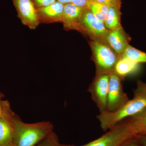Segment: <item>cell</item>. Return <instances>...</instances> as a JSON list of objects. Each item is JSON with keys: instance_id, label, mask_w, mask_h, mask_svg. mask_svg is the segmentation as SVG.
<instances>
[{"instance_id": "cell-6", "label": "cell", "mask_w": 146, "mask_h": 146, "mask_svg": "<svg viewBox=\"0 0 146 146\" xmlns=\"http://www.w3.org/2000/svg\"><path fill=\"white\" fill-rule=\"evenodd\" d=\"M110 74H97L88 89L91 99L96 105L100 113L106 111Z\"/></svg>"}, {"instance_id": "cell-11", "label": "cell", "mask_w": 146, "mask_h": 146, "mask_svg": "<svg viewBox=\"0 0 146 146\" xmlns=\"http://www.w3.org/2000/svg\"><path fill=\"white\" fill-rule=\"evenodd\" d=\"M83 9L72 3L64 5L62 23L65 29L82 32L80 21Z\"/></svg>"}, {"instance_id": "cell-16", "label": "cell", "mask_w": 146, "mask_h": 146, "mask_svg": "<svg viewBox=\"0 0 146 146\" xmlns=\"http://www.w3.org/2000/svg\"><path fill=\"white\" fill-rule=\"evenodd\" d=\"M121 56L140 64L146 63V53L129 45Z\"/></svg>"}, {"instance_id": "cell-13", "label": "cell", "mask_w": 146, "mask_h": 146, "mask_svg": "<svg viewBox=\"0 0 146 146\" xmlns=\"http://www.w3.org/2000/svg\"><path fill=\"white\" fill-rule=\"evenodd\" d=\"M121 0L112 4L108 7L107 16L104 22L105 25L108 30L120 27L121 25Z\"/></svg>"}, {"instance_id": "cell-21", "label": "cell", "mask_w": 146, "mask_h": 146, "mask_svg": "<svg viewBox=\"0 0 146 146\" xmlns=\"http://www.w3.org/2000/svg\"><path fill=\"white\" fill-rule=\"evenodd\" d=\"M119 0H95L96 2L99 3L104 5L109 6L117 2Z\"/></svg>"}, {"instance_id": "cell-24", "label": "cell", "mask_w": 146, "mask_h": 146, "mask_svg": "<svg viewBox=\"0 0 146 146\" xmlns=\"http://www.w3.org/2000/svg\"><path fill=\"white\" fill-rule=\"evenodd\" d=\"M132 139H133L128 141L127 142L124 144L122 146H142V145H140L135 142L132 141Z\"/></svg>"}, {"instance_id": "cell-19", "label": "cell", "mask_w": 146, "mask_h": 146, "mask_svg": "<svg viewBox=\"0 0 146 146\" xmlns=\"http://www.w3.org/2000/svg\"><path fill=\"white\" fill-rule=\"evenodd\" d=\"M36 9L45 7L56 1V0H31Z\"/></svg>"}, {"instance_id": "cell-9", "label": "cell", "mask_w": 146, "mask_h": 146, "mask_svg": "<svg viewBox=\"0 0 146 146\" xmlns=\"http://www.w3.org/2000/svg\"><path fill=\"white\" fill-rule=\"evenodd\" d=\"M15 113L11 108L9 102L5 101L4 110L0 116V146H12Z\"/></svg>"}, {"instance_id": "cell-12", "label": "cell", "mask_w": 146, "mask_h": 146, "mask_svg": "<svg viewBox=\"0 0 146 146\" xmlns=\"http://www.w3.org/2000/svg\"><path fill=\"white\" fill-rule=\"evenodd\" d=\"M105 42L117 54L123 55L129 45V39L121 27L109 30Z\"/></svg>"}, {"instance_id": "cell-8", "label": "cell", "mask_w": 146, "mask_h": 146, "mask_svg": "<svg viewBox=\"0 0 146 146\" xmlns=\"http://www.w3.org/2000/svg\"><path fill=\"white\" fill-rule=\"evenodd\" d=\"M22 24L35 29L40 24L37 9L31 0H11Z\"/></svg>"}, {"instance_id": "cell-4", "label": "cell", "mask_w": 146, "mask_h": 146, "mask_svg": "<svg viewBox=\"0 0 146 146\" xmlns=\"http://www.w3.org/2000/svg\"><path fill=\"white\" fill-rule=\"evenodd\" d=\"M136 137L127 123L123 120L103 136L80 146H122Z\"/></svg>"}, {"instance_id": "cell-17", "label": "cell", "mask_w": 146, "mask_h": 146, "mask_svg": "<svg viewBox=\"0 0 146 146\" xmlns=\"http://www.w3.org/2000/svg\"><path fill=\"white\" fill-rule=\"evenodd\" d=\"M108 7L109 6L93 2L90 3L87 7L98 20L104 23L107 16Z\"/></svg>"}, {"instance_id": "cell-5", "label": "cell", "mask_w": 146, "mask_h": 146, "mask_svg": "<svg viewBox=\"0 0 146 146\" xmlns=\"http://www.w3.org/2000/svg\"><path fill=\"white\" fill-rule=\"evenodd\" d=\"M121 79L114 71L110 74L106 111L107 112L117 111L129 100L124 91Z\"/></svg>"}, {"instance_id": "cell-25", "label": "cell", "mask_w": 146, "mask_h": 146, "mask_svg": "<svg viewBox=\"0 0 146 146\" xmlns=\"http://www.w3.org/2000/svg\"><path fill=\"white\" fill-rule=\"evenodd\" d=\"M56 1L61 3L64 5L67 4L72 3L71 0H56Z\"/></svg>"}, {"instance_id": "cell-7", "label": "cell", "mask_w": 146, "mask_h": 146, "mask_svg": "<svg viewBox=\"0 0 146 146\" xmlns=\"http://www.w3.org/2000/svg\"><path fill=\"white\" fill-rule=\"evenodd\" d=\"M82 32H84L94 39L105 41L109 30L104 23L100 21L86 7L83 9L80 21Z\"/></svg>"}, {"instance_id": "cell-14", "label": "cell", "mask_w": 146, "mask_h": 146, "mask_svg": "<svg viewBox=\"0 0 146 146\" xmlns=\"http://www.w3.org/2000/svg\"><path fill=\"white\" fill-rule=\"evenodd\" d=\"M125 120L135 136L146 135V108L138 114Z\"/></svg>"}, {"instance_id": "cell-20", "label": "cell", "mask_w": 146, "mask_h": 146, "mask_svg": "<svg viewBox=\"0 0 146 146\" xmlns=\"http://www.w3.org/2000/svg\"><path fill=\"white\" fill-rule=\"evenodd\" d=\"M72 3L82 8H86L89 4L95 0H71Z\"/></svg>"}, {"instance_id": "cell-10", "label": "cell", "mask_w": 146, "mask_h": 146, "mask_svg": "<svg viewBox=\"0 0 146 146\" xmlns=\"http://www.w3.org/2000/svg\"><path fill=\"white\" fill-rule=\"evenodd\" d=\"M64 7V5L56 1L45 7L37 8L40 23H62Z\"/></svg>"}, {"instance_id": "cell-3", "label": "cell", "mask_w": 146, "mask_h": 146, "mask_svg": "<svg viewBox=\"0 0 146 146\" xmlns=\"http://www.w3.org/2000/svg\"><path fill=\"white\" fill-rule=\"evenodd\" d=\"M91 47L96 65L97 74H110L114 71L116 63L120 57L104 41L94 39Z\"/></svg>"}, {"instance_id": "cell-23", "label": "cell", "mask_w": 146, "mask_h": 146, "mask_svg": "<svg viewBox=\"0 0 146 146\" xmlns=\"http://www.w3.org/2000/svg\"><path fill=\"white\" fill-rule=\"evenodd\" d=\"M138 137L139 143L142 146H146V135H139L137 136Z\"/></svg>"}, {"instance_id": "cell-22", "label": "cell", "mask_w": 146, "mask_h": 146, "mask_svg": "<svg viewBox=\"0 0 146 146\" xmlns=\"http://www.w3.org/2000/svg\"><path fill=\"white\" fill-rule=\"evenodd\" d=\"M4 95L0 91V116L2 115L4 110L5 101L3 100Z\"/></svg>"}, {"instance_id": "cell-15", "label": "cell", "mask_w": 146, "mask_h": 146, "mask_svg": "<svg viewBox=\"0 0 146 146\" xmlns=\"http://www.w3.org/2000/svg\"><path fill=\"white\" fill-rule=\"evenodd\" d=\"M139 64L121 56L115 65L114 72L122 78L136 71Z\"/></svg>"}, {"instance_id": "cell-18", "label": "cell", "mask_w": 146, "mask_h": 146, "mask_svg": "<svg viewBox=\"0 0 146 146\" xmlns=\"http://www.w3.org/2000/svg\"><path fill=\"white\" fill-rule=\"evenodd\" d=\"M35 146H66L61 145L59 143L57 135L54 132L52 133L41 141Z\"/></svg>"}, {"instance_id": "cell-2", "label": "cell", "mask_w": 146, "mask_h": 146, "mask_svg": "<svg viewBox=\"0 0 146 146\" xmlns=\"http://www.w3.org/2000/svg\"><path fill=\"white\" fill-rule=\"evenodd\" d=\"M12 146H35L52 133L53 126L48 121L28 123L15 114Z\"/></svg>"}, {"instance_id": "cell-1", "label": "cell", "mask_w": 146, "mask_h": 146, "mask_svg": "<svg viewBox=\"0 0 146 146\" xmlns=\"http://www.w3.org/2000/svg\"><path fill=\"white\" fill-rule=\"evenodd\" d=\"M146 108V83L138 80L133 96L122 108L114 112L106 111L97 116L102 129L109 130L119 123L138 114Z\"/></svg>"}]
</instances>
